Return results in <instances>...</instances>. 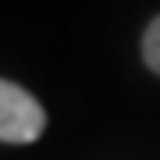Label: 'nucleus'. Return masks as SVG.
I'll list each match as a JSON object with an SVG mask.
<instances>
[{
  "instance_id": "obj_1",
  "label": "nucleus",
  "mask_w": 160,
  "mask_h": 160,
  "mask_svg": "<svg viewBox=\"0 0 160 160\" xmlns=\"http://www.w3.org/2000/svg\"><path fill=\"white\" fill-rule=\"evenodd\" d=\"M46 128V110L29 89L0 78V142L11 146H29L43 135Z\"/></svg>"
},
{
  "instance_id": "obj_2",
  "label": "nucleus",
  "mask_w": 160,
  "mask_h": 160,
  "mask_svg": "<svg viewBox=\"0 0 160 160\" xmlns=\"http://www.w3.org/2000/svg\"><path fill=\"white\" fill-rule=\"evenodd\" d=\"M142 57H146V64H149V71L160 75V18L149 22V29H146V36H142Z\"/></svg>"
}]
</instances>
